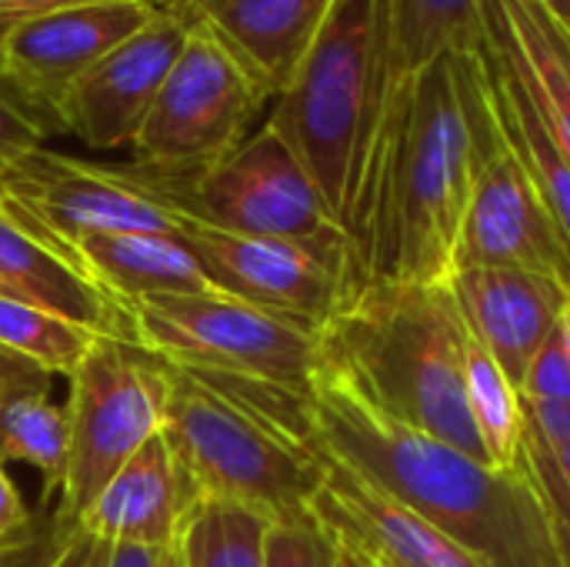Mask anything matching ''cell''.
<instances>
[{"instance_id": "27", "label": "cell", "mask_w": 570, "mask_h": 567, "mask_svg": "<svg viewBox=\"0 0 570 567\" xmlns=\"http://www.w3.org/2000/svg\"><path fill=\"white\" fill-rule=\"evenodd\" d=\"M100 334L23 301L0 297V348L20 354L40 371L70 378L94 351Z\"/></svg>"}, {"instance_id": "32", "label": "cell", "mask_w": 570, "mask_h": 567, "mask_svg": "<svg viewBox=\"0 0 570 567\" xmlns=\"http://www.w3.org/2000/svg\"><path fill=\"white\" fill-rule=\"evenodd\" d=\"M524 411H528V424H531V441L544 454L554 458L570 441V398L524 404Z\"/></svg>"}, {"instance_id": "38", "label": "cell", "mask_w": 570, "mask_h": 567, "mask_svg": "<svg viewBox=\"0 0 570 567\" xmlns=\"http://www.w3.org/2000/svg\"><path fill=\"white\" fill-rule=\"evenodd\" d=\"M67 3H80V0H0V30L13 27L20 20L40 17V13H50Z\"/></svg>"}, {"instance_id": "12", "label": "cell", "mask_w": 570, "mask_h": 567, "mask_svg": "<svg viewBox=\"0 0 570 567\" xmlns=\"http://www.w3.org/2000/svg\"><path fill=\"white\" fill-rule=\"evenodd\" d=\"M180 237L220 294L314 331H324L341 304L364 287L344 234L314 241L250 237L184 214Z\"/></svg>"}, {"instance_id": "15", "label": "cell", "mask_w": 570, "mask_h": 567, "mask_svg": "<svg viewBox=\"0 0 570 567\" xmlns=\"http://www.w3.org/2000/svg\"><path fill=\"white\" fill-rule=\"evenodd\" d=\"M311 515L341 548L374 567H484L454 538L334 458H327Z\"/></svg>"}, {"instance_id": "8", "label": "cell", "mask_w": 570, "mask_h": 567, "mask_svg": "<svg viewBox=\"0 0 570 567\" xmlns=\"http://www.w3.org/2000/svg\"><path fill=\"white\" fill-rule=\"evenodd\" d=\"M70 458L53 518L77 531L83 508L164 421V364L130 341L97 338L70 374Z\"/></svg>"}, {"instance_id": "42", "label": "cell", "mask_w": 570, "mask_h": 567, "mask_svg": "<svg viewBox=\"0 0 570 567\" xmlns=\"http://www.w3.org/2000/svg\"><path fill=\"white\" fill-rule=\"evenodd\" d=\"M337 545V541H334ZM337 567H374L371 561H364L361 555H354V551H347V548H341L337 545Z\"/></svg>"}, {"instance_id": "19", "label": "cell", "mask_w": 570, "mask_h": 567, "mask_svg": "<svg viewBox=\"0 0 570 567\" xmlns=\"http://www.w3.org/2000/svg\"><path fill=\"white\" fill-rule=\"evenodd\" d=\"M184 508L187 488L164 434L157 431L83 508L77 531L104 545L170 548Z\"/></svg>"}, {"instance_id": "11", "label": "cell", "mask_w": 570, "mask_h": 567, "mask_svg": "<svg viewBox=\"0 0 570 567\" xmlns=\"http://www.w3.org/2000/svg\"><path fill=\"white\" fill-rule=\"evenodd\" d=\"M0 207L63 257L80 234H180L184 224L147 170H117L47 147L0 167Z\"/></svg>"}, {"instance_id": "20", "label": "cell", "mask_w": 570, "mask_h": 567, "mask_svg": "<svg viewBox=\"0 0 570 567\" xmlns=\"http://www.w3.org/2000/svg\"><path fill=\"white\" fill-rule=\"evenodd\" d=\"M484 63H488V84H491V107L494 117L521 157L524 170L531 174L548 214L554 217L564 244L570 247V160L564 147L558 144L528 77L521 74L511 47L501 37V27L494 20V0L488 7V47H484Z\"/></svg>"}, {"instance_id": "10", "label": "cell", "mask_w": 570, "mask_h": 567, "mask_svg": "<svg viewBox=\"0 0 570 567\" xmlns=\"http://www.w3.org/2000/svg\"><path fill=\"white\" fill-rule=\"evenodd\" d=\"M271 97L237 57L204 27L190 23L137 140V167L154 174H190L217 164L250 137V124Z\"/></svg>"}, {"instance_id": "7", "label": "cell", "mask_w": 570, "mask_h": 567, "mask_svg": "<svg viewBox=\"0 0 570 567\" xmlns=\"http://www.w3.org/2000/svg\"><path fill=\"white\" fill-rule=\"evenodd\" d=\"M451 60L474 140V180L458 267H511L554 277L570 287V247L494 117L484 50L451 53Z\"/></svg>"}, {"instance_id": "39", "label": "cell", "mask_w": 570, "mask_h": 567, "mask_svg": "<svg viewBox=\"0 0 570 567\" xmlns=\"http://www.w3.org/2000/svg\"><path fill=\"white\" fill-rule=\"evenodd\" d=\"M150 17H174V20H187L197 23L200 3L204 0H137Z\"/></svg>"}, {"instance_id": "33", "label": "cell", "mask_w": 570, "mask_h": 567, "mask_svg": "<svg viewBox=\"0 0 570 567\" xmlns=\"http://www.w3.org/2000/svg\"><path fill=\"white\" fill-rule=\"evenodd\" d=\"M70 535H73V531L63 528V525L50 515L47 521L37 525V531H33L23 545H17V548H10V551L0 555V567H47L53 561V555L60 551V545H63Z\"/></svg>"}, {"instance_id": "3", "label": "cell", "mask_w": 570, "mask_h": 567, "mask_svg": "<svg viewBox=\"0 0 570 567\" xmlns=\"http://www.w3.org/2000/svg\"><path fill=\"white\" fill-rule=\"evenodd\" d=\"M160 364V434L187 488V505L224 498L274 521L307 518L327 475L311 394L261 378Z\"/></svg>"}, {"instance_id": "2", "label": "cell", "mask_w": 570, "mask_h": 567, "mask_svg": "<svg viewBox=\"0 0 570 567\" xmlns=\"http://www.w3.org/2000/svg\"><path fill=\"white\" fill-rule=\"evenodd\" d=\"M474 180V140L451 57L404 77L377 137L351 251L361 284L454 277Z\"/></svg>"}, {"instance_id": "35", "label": "cell", "mask_w": 570, "mask_h": 567, "mask_svg": "<svg viewBox=\"0 0 570 567\" xmlns=\"http://www.w3.org/2000/svg\"><path fill=\"white\" fill-rule=\"evenodd\" d=\"M37 388H50V374L40 371L37 364L23 361L20 354L0 348V401L20 394V391H37Z\"/></svg>"}, {"instance_id": "40", "label": "cell", "mask_w": 570, "mask_h": 567, "mask_svg": "<svg viewBox=\"0 0 570 567\" xmlns=\"http://www.w3.org/2000/svg\"><path fill=\"white\" fill-rule=\"evenodd\" d=\"M554 461V468H558V475H561V481H564V488H568V495H570V441L551 458Z\"/></svg>"}, {"instance_id": "5", "label": "cell", "mask_w": 570, "mask_h": 567, "mask_svg": "<svg viewBox=\"0 0 570 567\" xmlns=\"http://www.w3.org/2000/svg\"><path fill=\"white\" fill-rule=\"evenodd\" d=\"M404 84L391 0H337L267 124L291 144L351 234L371 157Z\"/></svg>"}, {"instance_id": "41", "label": "cell", "mask_w": 570, "mask_h": 567, "mask_svg": "<svg viewBox=\"0 0 570 567\" xmlns=\"http://www.w3.org/2000/svg\"><path fill=\"white\" fill-rule=\"evenodd\" d=\"M558 334H561V344H564V354H568V364H570V294H568V301H564L561 321H558Z\"/></svg>"}, {"instance_id": "6", "label": "cell", "mask_w": 570, "mask_h": 567, "mask_svg": "<svg viewBox=\"0 0 570 567\" xmlns=\"http://www.w3.org/2000/svg\"><path fill=\"white\" fill-rule=\"evenodd\" d=\"M134 344L167 364L224 371L311 394L321 331L230 294H150L124 304Z\"/></svg>"}, {"instance_id": "37", "label": "cell", "mask_w": 570, "mask_h": 567, "mask_svg": "<svg viewBox=\"0 0 570 567\" xmlns=\"http://www.w3.org/2000/svg\"><path fill=\"white\" fill-rule=\"evenodd\" d=\"M107 567H174V551L144 545H110Z\"/></svg>"}, {"instance_id": "28", "label": "cell", "mask_w": 570, "mask_h": 567, "mask_svg": "<svg viewBox=\"0 0 570 567\" xmlns=\"http://www.w3.org/2000/svg\"><path fill=\"white\" fill-rule=\"evenodd\" d=\"M264 567H337V545L314 521V515L271 521Z\"/></svg>"}, {"instance_id": "36", "label": "cell", "mask_w": 570, "mask_h": 567, "mask_svg": "<svg viewBox=\"0 0 570 567\" xmlns=\"http://www.w3.org/2000/svg\"><path fill=\"white\" fill-rule=\"evenodd\" d=\"M107 551H110V545H104L83 531H73L47 567H107Z\"/></svg>"}, {"instance_id": "1", "label": "cell", "mask_w": 570, "mask_h": 567, "mask_svg": "<svg viewBox=\"0 0 570 567\" xmlns=\"http://www.w3.org/2000/svg\"><path fill=\"white\" fill-rule=\"evenodd\" d=\"M311 411L327 458L431 521L484 567H561L531 451L511 475L471 461L387 418L324 358L314 374Z\"/></svg>"}, {"instance_id": "4", "label": "cell", "mask_w": 570, "mask_h": 567, "mask_svg": "<svg viewBox=\"0 0 570 567\" xmlns=\"http://www.w3.org/2000/svg\"><path fill=\"white\" fill-rule=\"evenodd\" d=\"M464 348L468 324L451 281L364 284L321 331V358L387 418L488 465L468 408Z\"/></svg>"}, {"instance_id": "18", "label": "cell", "mask_w": 570, "mask_h": 567, "mask_svg": "<svg viewBox=\"0 0 570 567\" xmlns=\"http://www.w3.org/2000/svg\"><path fill=\"white\" fill-rule=\"evenodd\" d=\"M337 0H204V23L274 100L287 90Z\"/></svg>"}, {"instance_id": "26", "label": "cell", "mask_w": 570, "mask_h": 567, "mask_svg": "<svg viewBox=\"0 0 570 567\" xmlns=\"http://www.w3.org/2000/svg\"><path fill=\"white\" fill-rule=\"evenodd\" d=\"M70 458L67 408L53 404L50 388L20 391L0 401V465H27L43 478V495L60 491Z\"/></svg>"}, {"instance_id": "17", "label": "cell", "mask_w": 570, "mask_h": 567, "mask_svg": "<svg viewBox=\"0 0 570 567\" xmlns=\"http://www.w3.org/2000/svg\"><path fill=\"white\" fill-rule=\"evenodd\" d=\"M0 297L53 311L100 338L134 344L127 307L70 257L27 231L7 207H0Z\"/></svg>"}, {"instance_id": "29", "label": "cell", "mask_w": 570, "mask_h": 567, "mask_svg": "<svg viewBox=\"0 0 570 567\" xmlns=\"http://www.w3.org/2000/svg\"><path fill=\"white\" fill-rule=\"evenodd\" d=\"M47 127L30 114V107L0 80V167L20 160L23 154L43 147Z\"/></svg>"}, {"instance_id": "14", "label": "cell", "mask_w": 570, "mask_h": 567, "mask_svg": "<svg viewBox=\"0 0 570 567\" xmlns=\"http://www.w3.org/2000/svg\"><path fill=\"white\" fill-rule=\"evenodd\" d=\"M187 33V20L150 17L73 84L60 110V130L94 150L134 147Z\"/></svg>"}, {"instance_id": "22", "label": "cell", "mask_w": 570, "mask_h": 567, "mask_svg": "<svg viewBox=\"0 0 570 567\" xmlns=\"http://www.w3.org/2000/svg\"><path fill=\"white\" fill-rule=\"evenodd\" d=\"M494 20L570 160V30L548 0H494Z\"/></svg>"}, {"instance_id": "24", "label": "cell", "mask_w": 570, "mask_h": 567, "mask_svg": "<svg viewBox=\"0 0 570 567\" xmlns=\"http://www.w3.org/2000/svg\"><path fill=\"white\" fill-rule=\"evenodd\" d=\"M488 7L491 0H391L404 77L451 53H481L488 47Z\"/></svg>"}, {"instance_id": "43", "label": "cell", "mask_w": 570, "mask_h": 567, "mask_svg": "<svg viewBox=\"0 0 570 567\" xmlns=\"http://www.w3.org/2000/svg\"><path fill=\"white\" fill-rule=\"evenodd\" d=\"M548 7L561 17V23L570 30V0H548Z\"/></svg>"}, {"instance_id": "13", "label": "cell", "mask_w": 570, "mask_h": 567, "mask_svg": "<svg viewBox=\"0 0 570 567\" xmlns=\"http://www.w3.org/2000/svg\"><path fill=\"white\" fill-rule=\"evenodd\" d=\"M150 13L137 0H80L0 30V80L47 127L60 130V110L73 84Z\"/></svg>"}, {"instance_id": "25", "label": "cell", "mask_w": 570, "mask_h": 567, "mask_svg": "<svg viewBox=\"0 0 570 567\" xmlns=\"http://www.w3.org/2000/svg\"><path fill=\"white\" fill-rule=\"evenodd\" d=\"M464 388H468L471 421L484 444L488 465L501 475L518 471L528 461V441H531L528 411L521 391L508 381L501 364L478 344L471 331L464 348Z\"/></svg>"}, {"instance_id": "23", "label": "cell", "mask_w": 570, "mask_h": 567, "mask_svg": "<svg viewBox=\"0 0 570 567\" xmlns=\"http://www.w3.org/2000/svg\"><path fill=\"white\" fill-rule=\"evenodd\" d=\"M274 518L240 501L194 498L170 545L174 567H264V541Z\"/></svg>"}, {"instance_id": "16", "label": "cell", "mask_w": 570, "mask_h": 567, "mask_svg": "<svg viewBox=\"0 0 570 567\" xmlns=\"http://www.w3.org/2000/svg\"><path fill=\"white\" fill-rule=\"evenodd\" d=\"M451 287L468 331L521 391L538 351L558 331L570 287L511 267H458Z\"/></svg>"}, {"instance_id": "9", "label": "cell", "mask_w": 570, "mask_h": 567, "mask_svg": "<svg viewBox=\"0 0 570 567\" xmlns=\"http://www.w3.org/2000/svg\"><path fill=\"white\" fill-rule=\"evenodd\" d=\"M147 174L180 214L220 231L294 241L344 234L301 157L267 120L217 164L190 174Z\"/></svg>"}, {"instance_id": "30", "label": "cell", "mask_w": 570, "mask_h": 567, "mask_svg": "<svg viewBox=\"0 0 570 567\" xmlns=\"http://www.w3.org/2000/svg\"><path fill=\"white\" fill-rule=\"evenodd\" d=\"M561 398H570V364L564 344H561V334L554 331L524 374L521 401L538 404V401H561Z\"/></svg>"}, {"instance_id": "31", "label": "cell", "mask_w": 570, "mask_h": 567, "mask_svg": "<svg viewBox=\"0 0 570 567\" xmlns=\"http://www.w3.org/2000/svg\"><path fill=\"white\" fill-rule=\"evenodd\" d=\"M541 491L548 498V515H551V531H554V548H558V561L561 567H570V495L551 461V454H544L534 441H528Z\"/></svg>"}, {"instance_id": "21", "label": "cell", "mask_w": 570, "mask_h": 567, "mask_svg": "<svg viewBox=\"0 0 570 567\" xmlns=\"http://www.w3.org/2000/svg\"><path fill=\"white\" fill-rule=\"evenodd\" d=\"M67 257L120 304L150 294H214L197 254L180 234H80Z\"/></svg>"}, {"instance_id": "34", "label": "cell", "mask_w": 570, "mask_h": 567, "mask_svg": "<svg viewBox=\"0 0 570 567\" xmlns=\"http://www.w3.org/2000/svg\"><path fill=\"white\" fill-rule=\"evenodd\" d=\"M37 518L27 511L13 478L7 475V468L0 465V555L23 545L33 531H37Z\"/></svg>"}]
</instances>
